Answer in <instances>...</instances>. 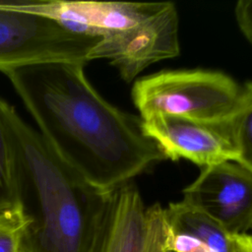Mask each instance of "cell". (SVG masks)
Wrapping results in <instances>:
<instances>
[{
	"mask_svg": "<svg viewBox=\"0 0 252 252\" xmlns=\"http://www.w3.org/2000/svg\"><path fill=\"white\" fill-rule=\"evenodd\" d=\"M242 87L224 73L209 70H167L137 80L132 100L146 118L154 114L221 123L235 112Z\"/></svg>",
	"mask_w": 252,
	"mask_h": 252,
	"instance_id": "4",
	"label": "cell"
},
{
	"mask_svg": "<svg viewBox=\"0 0 252 252\" xmlns=\"http://www.w3.org/2000/svg\"><path fill=\"white\" fill-rule=\"evenodd\" d=\"M84 63L45 61L1 71L48 145L87 180L115 190L165 159L142 120L106 101Z\"/></svg>",
	"mask_w": 252,
	"mask_h": 252,
	"instance_id": "1",
	"label": "cell"
},
{
	"mask_svg": "<svg viewBox=\"0 0 252 252\" xmlns=\"http://www.w3.org/2000/svg\"><path fill=\"white\" fill-rule=\"evenodd\" d=\"M251 233H252V232H251Z\"/></svg>",
	"mask_w": 252,
	"mask_h": 252,
	"instance_id": "15",
	"label": "cell"
},
{
	"mask_svg": "<svg viewBox=\"0 0 252 252\" xmlns=\"http://www.w3.org/2000/svg\"><path fill=\"white\" fill-rule=\"evenodd\" d=\"M167 252H232V234L184 201L164 208Z\"/></svg>",
	"mask_w": 252,
	"mask_h": 252,
	"instance_id": "9",
	"label": "cell"
},
{
	"mask_svg": "<svg viewBox=\"0 0 252 252\" xmlns=\"http://www.w3.org/2000/svg\"><path fill=\"white\" fill-rule=\"evenodd\" d=\"M234 15L241 33L252 44V0H240L234 7Z\"/></svg>",
	"mask_w": 252,
	"mask_h": 252,
	"instance_id": "13",
	"label": "cell"
},
{
	"mask_svg": "<svg viewBox=\"0 0 252 252\" xmlns=\"http://www.w3.org/2000/svg\"><path fill=\"white\" fill-rule=\"evenodd\" d=\"M0 114L13 154L16 202L28 220L21 252H86L114 190L87 180L2 98Z\"/></svg>",
	"mask_w": 252,
	"mask_h": 252,
	"instance_id": "2",
	"label": "cell"
},
{
	"mask_svg": "<svg viewBox=\"0 0 252 252\" xmlns=\"http://www.w3.org/2000/svg\"><path fill=\"white\" fill-rule=\"evenodd\" d=\"M93 21L101 40L91 60H109L126 82L180 52L178 13L172 2H96Z\"/></svg>",
	"mask_w": 252,
	"mask_h": 252,
	"instance_id": "3",
	"label": "cell"
},
{
	"mask_svg": "<svg viewBox=\"0 0 252 252\" xmlns=\"http://www.w3.org/2000/svg\"><path fill=\"white\" fill-rule=\"evenodd\" d=\"M28 220L16 202L0 209V252H21Z\"/></svg>",
	"mask_w": 252,
	"mask_h": 252,
	"instance_id": "11",
	"label": "cell"
},
{
	"mask_svg": "<svg viewBox=\"0 0 252 252\" xmlns=\"http://www.w3.org/2000/svg\"><path fill=\"white\" fill-rule=\"evenodd\" d=\"M167 223L159 204L146 207L138 187H117L98 219L86 252H167Z\"/></svg>",
	"mask_w": 252,
	"mask_h": 252,
	"instance_id": "6",
	"label": "cell"
},
{
	"mask_svg": "<svg viewBox=\"0 0 252 252\" xmlns=\"http://www.w3.org/2000/svg\"><path fill=\"white\" fill-rule=\"evenodd\" d=\"M15 203L13 154L0 114V209L10 207Z\"/></svg>",
	"mask_w": 252,
	"mask_h": 252,
	"instance_id": "12",
	"label": "cell"
},
{
	"mask_svg": "<svg viewBox=\"0 0 252 252\" xmlns=\"http://www.w3.org/2000/svg\"><path fill=\"white\" fill-rule=\"evenodd\" d=\"M182 201L208 215L229 234L252 232V171L235 161L203 167L183 189Z\"/></svg>",
	"mask_w": 252,
	"mask_h": 252,
	"instance_id": "7",
	"label": "cell"
},
{
	"mask_svg": "<svg viewBox=\"0 0 252 252\" xmlns=\"http://www.w3.org/2000/svg\"><path fill=\"white\" fill-rule=\"evenodd\" d=\"M228 122L236 151L235 162L252 171V82L242 86L239 104Z\"/></svg>",
	"mask_w": 252,
	"mask_h": 252,
	"instance_id": "10",
	"label": "cell"
},
{
	"mask_svg": "<svg viewBox=\"0 0 252 252\" xmlns=\"http://www.w3.org/2000/svg\"><path fill=\"white\" fill-rule=\"evenodd\" d=\"M100 37L77 32L50 17L0 1V72L45 61L88 63Z\"/></svg>",
	"mask_w": 252,
	"mask_h": 252,
	"instance_id": "5",
	"label": "cell"
},
{
	"mask_svg": "<svg viewBox=\"0 0 252 252\" xmlns=\"http://www.w3.org/2000/svg\"><path fill=\"white\" fill-rule=\"evenodd\" d=\"M141 120L145 135L165 158L187 159L202 168L236 159L229 120L210 123L169 114H154Z\"/></svg>",
	"mask_w": 252,
	"mask_h": 252,
	"instance_id": "8",
	"label": "cell"
},
{
	"mask_svg": "<svg viewBox=\"0 0 252 252\" xmlns=\"http://www.w3.org/2000/svg\"><path fill=\"white\" fill-rule=\"evenodd\" d=\"M232 252H252V233L232 234Z\"/></svg>",
	"mask_w": 252,
	"mask_h": 252,
	"instance_id": "14",
	"label": "cell"
}]
</instances>
